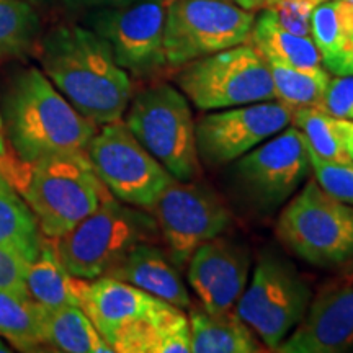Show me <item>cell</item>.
Segmentation results:
<instances>
[{"label": "cell", "instance_id": "obj_3", "mask_svg": "<svg viewBox=\"0 0 353 353\" xmlns=\"http://www.w3.org/2000/svg\"><path fill=\"white\" fill-rule=\"evenodd\" d=\"M23 169L13 176V187L48 239H59L110 196L85 152L44 157Z\"/></svg>", "mask_w": 353, "mask_h": 353}, {"label": "cell", "instance_id": "obj_10", "mask_svg": "<svg viewBox=\"0 0 353 353\" xmlns=\"http://www.w3.org/2000/svg\"><path fill=\"white\" fill-rule=\"evenodd\" d=\"M255 17L228 0H172L164 25L169 68L249 43Z\"/></svg>", "mask_w": 353, "mask_h": 353}, {"label": "cell", "instance_id": "obj_37", "mask_svg": "<svg viewBox=\"0 0 353 353\" xmlns=\"http://www.w3.org/2000/svg\"><path fill=\"white\" fill-rule=\"evenodd\" d=\"M345 148L348 152V157L353 162V121H347V134H345Z\"/></svg>", "mask_w": 353, "mask_h": 353}, {"label": "cell", "instance_id": "obj_27", "mask_svg": "<svg viewBox=\"0 0 353 353\" xmlns=\"http://www.w3.org/2000/svg\"><path fill=\"white\" fill-rule=\"evenodd\" d=\"M38 13L25 0H0V57H20L37 46Z\"/></svg>", "mask_w": 353, "mask_h": 353}, {"label": "cell", "instance_id": "obj_22", "mask_svg": "<svg viewBox=\"0 0 353 353\" xmlns=\"http://www.w3.org/2000/svg\"><path fill=\"white\" fill-rule=\"evenodd\" d=\"M249 41L265 61H275L303 70L324 68L321 52L312 38L286 32L267 8L254 21Z\"/></svg>", "mask_w": 353, "mask_h": 353}, {"label": "cell", "instance_id": "obj_24", "mask_svg": "<svg viewBox=\"0 0 353 353\" xmlns=\"http://www.w3.org/2000/svg\"><path fill=\"white\" fill-rule=\"evenodd\" d=\"M44 312L26 293L0 290V337L21 352L37 350L44 345Z\"/></svg>", "mask_w": 353, "mask_h": 353}, {"label": "cell", "instance_id": "obj_39", "mask_svg": "<svg viewBox=\"0 0 353 353\" xmlns=\"http://www.w3.org/2000/svg\"><path fill=\"white\" fill-rule=\"evenodd\" d=\"M10 352V348L7 347V343L3 341H0V353H8Z\"/></svg>", "mask_w": 353, "mask_h": 353}, {"label": "cell", "instance_id": "obj_21", "mask_svg": "<svg viewBox=\"0 0 353 353\" xmlns=\"http://www.w3.org/2000/svg\"><path fill=\"white\" fill-rule=\"evenodd\" d=\"M190 348L195 353H252L260 345L252 329L241 321L236 311H190Z\"/></svg>", "mask_w": 353, "mask_h": 353}, {"label": "cell", "instance_id": "obj_41", "mask_svg": "<svg viewBox=\"0 0 353 353\" xmlns=\"http://www.w3.org/2000/svg\"><path fill=\"white\" fill-rule=\"evenodd\" d=\"M350 2H353V0H350Z\"/></svg>", "mask_w": 353, "mask_h": 353}, {"label": "cell", "instance_id": "obj_31", "mask_svg": "<svg viewBox=\"0 0 353 353\" xmlns=\"http://www.w3.org/2000/svg\"><path fill=\"white\" fill-rule=\"evenodd\" d=\"M33 257L19 247L0 245V290L26 293L25 275Z\"/></svg>", "mask_w": 353, "mask_h": 353}, {"label": "cell", "instance_id": "obj_34", "mask_svg": "<svg viewBox=\"0 0 353 353\" xmlns=\"http://www.w3.org/2000/svg\"><path fill=\"white\" fill-rule=\"evenodd\" d=\"M136 0H63L64 7L70 12H90L100 8H117L128 6Z\"/></svg>", "mask_w": 353, "mask_h": 353}, {"label": "cell", "instance_id": "obj_18", "mask_svg": "<svg viewBox=\"0 0 353 353\" xmlns=\"http://www.w3.org/2000/svg\"><path fill=\"white\" fill-rule=\"evenodd\" d=\"M180 309L192 306L187 286L170 255L149 242L136 245L107 273Z\"/></svg>", "mask_w": 353, "mask_h": 353}, {"label": "cell", "instance_id": "obj_26", "mask_svg": "<svg viewBox=\"0 0 353 353\" xmlns=\"http://www.w3.org/2000/svg\"><path fill=\"white\" fill-rule=\"evenodd\" d=\"M275 85L276 99L291 110L303 107H319L330 76L327 69L303 70L275 61H267Z\"/></svg>", "mask_w": 353, "mask_h": 353}, {"label": "cell", "instance_id": "obj_4", "mask_svg": "<svg viewBox=\"0 0 353 353\" xmlns=\"http://www.w3.org/2000/svg\"><path fill=\"white\" fill-rule=\"evenodd\" d=\"M152 216L110 195L69 232L56 239L61 262L72 276L94 280L112 270L136 245L157 236Z\"/></svg>", "mask_w": 353, "mask_h": 353}, {"label": "cell", "instance_id": "obj_14", "mask_svg": "<svg viewBox=\"0 0 353 353\" xmlns=\"http://www.w3.org/2000/svg\"><path fill=\"white\" fill-rule=\"evenodd\" d=\"M291 120L293 110L280 100L205 114L195 123L198 157L210 167L232 164L263 141L283 131Z\"/></svg>", "mask_w": 353, "mask_h": 353}, {"label": "cell", "instance_id": "obj_40", "mask_svg": "<svg viewBox=\"0 0 353 353\" xmlns=\"http://www.w3.org/2000/svg\"><path fill=\"white\" fill-rule=\"evenodd\" d=\"M25 2H28V3H44V2H48V0H25Z\"/></svg>", "mask_w": 353, "mask_h": 353}, {"label": "cell", "instance_id": "obj_25", "mask_svg": "<svg viewBox=\"0 0 353 353\" xmlns=\"http://www.w3.org/2000/svg\"><path fill=\"white\" fill-rule=\"evenodd\" d=\"M293 125L306 138L307 149L319 159L339 164H353L345 148L347 121L330 117L317 107L293 110Z\"/></svg>", "mask_w": 353, "mask_h": 353}, {"label": "cell", "instance_id": "obj_8", "mask_svg": "<svg viewBox=\"0 0 353 353\" xmlns=\"http://www.w3.org/2000/svg\"><path fill=\"white\" fill-rule=\"evenodd\" d=\"M311 296L307 281L288 260L263 252L234 311L265 345L275 350L301 322Z\"/></svg>", "mask_w": 353, "mask_h": 353}, {"label": "cell", "instance_id": "obj_12", "mask_svg": "<svg viewBox=\"0 0 353 353\" xmlns=\"http://www.w3.org/2000/svg\"><path fill=\"white\" fill-rule=\"evenodd\" d=\"M172 0H136L117 8L85 13L87 28L105 39L118 65L138 77H149L167 65L164 25Z\"/></svg>", "mask_w": 353, "mask_h": 353}, {"label": "cell", "instance_id": "obj_23", "mask_svg": "<svg viewBox=\"0 0 353 353\" xmlns=\"http://www.w3.org/2000/svg\"><path fill=\"white\" fill-rule=\"evenodd\" d=\"M44 343L65 353H113L81 306L46 309Z\"/></svg>", "mask_w": 353, "mask_h": 353}, {"label": "cell", "instance_id": "obj_11", "mask_svg": "<svg viewBox=\"0 0 353 353\" xmlns=\"http://www.w3.org/2000/svg\"><path fill=\"white\" fill-rule=\"evenodd\" d=\"M85 154L110 195L136 208L151 210L174 180L125 123L103 125L88 143Z\"/></svg>", "mask_w": 353, "mask_h": 353}, {"label": "cell", "instance_id": "obj_15", "mask_svg": "<svg viewBox=\"0 0 353 353\" xmlns=\"http://www.w3.org/2000/svg\"><path fill=\"white\" fill-rule=\"evenodd\" d=\"M353 348V275L322 286L306 314L275 348L281 353H341Z\"/></svg>", "mask_w": 353, "mask_h": 353}, {"label": "cell", "instance_id": "obj_13", "mask_svg": "<svg viewBox=\"0 0 353 353\" xmlns=\"http://www.w3.org/2000/svg\"><path fill=\"white\" fill-rule=\"evenodd\" d=\"M164 237L170 259L179 268L193 252L231 226L226 201L205 183L172 180L151 208Z\"/></svg>", "mask_w": 353, "mask_h": 353}, {"label": "cell", "instance_id": "obj_28", "mask_svg": "<svg viewBox=\"0 0 353 353\" xmlns=\"http://www.w3.org/2000/svg\"><path fill=\"white\" fill-rule=\"evenodd\" d=\"M0 245L19 247L33 259L43 245L38 221L17 193L0 192Z\"/></svg>", "mask_w": 353, "mask_h": 353}, {"label": "cell", "instance_id": "obj_6", "mask_svg": "<svg viewBox=\"0 0 353 353\" xmlns=\"http://www.w3.org/2000/svg\"><path fill=\"white\" fill-rule=\"evenodd\" d=\"M276 237L290 252L317 265L332 267L353 257V206L309 180L280 213Z\"/></svg>", "mask_w": 353, "mask_h": 353}, {"label": "cell", "instance_id": "obj_5", "mask_svg": "<svg viewBox=\"0 0 353 353\" xmlns=\"http://www.w3.org/2000/svg\"><path fill=\"white\" fill-rule=\"evenodd\" d=\"M125 125L179 182L200 175L195 120L187 97L169 83L141 92L126 108Z\"/></svg>", "mask_w": 353, "mask_h": 353}, {"label": "cell", "instance_id": "obj_19", "mask_svg": "<svg viewBox=\"0 0 353 353\" xmlns=\"http://www.w3.org/2000/svg\"><path fill=\"white\" fill-rule=\"evenodd\" d=\"M110 345L118 353H188L190 321L182 309L167 303L154 316L118 330Z\"/></svg>", "mask_w": 353, "mask_h": 353}, {"label": "cell", "instance_id": "obj_9", "mask_svg": "<svg viewBox=\"0 0 353 353\" xmlns=\"http://www.w3.org/2000/svg\"><path fill=\"white\" fill-rule=\"evenodd\" d=\"M311 174L306 138L296 126L285 128L231 165V182L250 208L272 213L296 193Z\"/></svg>", "mask_w": 353, "mask_h": 353}, {"label": "cell", "instance_id": "obj_20", "mask_svg": "<svg viewBox=\"0 0 353 353\" xmlns=\"http://www.w3.org/2000/svg\"><path fill=\"white\" fill-rule=\"evenodd\" d=\"M81 278L72 276L61 262L56 247L44 242L25 275L26 294L44 309L81 306Z\"/></svg>", "mask_w": 353, "mask_h": 353}, {"label": "cell", "instance_id": "obj_36", "mask_svg": "<svg viewBox=\"0 0 353 353\" xmlns=\"http://www.w3.org/2000/svg\"><path fill=\"white\" fill-rule=\"evenodd\" d=\"M228 2L236 3L237 7L244 8V10H249V12L259 10V8H263L265 6V0H228Z\"/></svg>", "mask_w": 353, "mask_h": 353}, {"label": "cell", "instance_id": "obj_30", "mask_svg": "<svg viewBox=\"0 0 353 353\" xmlns=\"http://www.w3.org/2000/svg\"><path fill=\"white\" fill-rule=\"evenodd\" d=\"M324 0H265L263 8L272 12L286 32L311 37V15Z\"/></svg>", "mask_w": 353, "mask_h": 353}, {"label": "cell", "instance_id": "obj_2", "mask_svg": "<svg viewBox=\"0 0 353 353\" xmlns=\"http://www.w3.org/2000/svg\"><path fill=\"white\" fill-rule=\"evenodd\" d=\"M6 134L21 165L57 154L85 152L97 125L77 112L43 70H21L3 103Z\"/></svg>", "mask_w": 353, "mask_h": 353}, {"label": "cell", "instance_id": "obj_16", "mask_svg": "<svg viewBox=\"0 0 353 353\" xmlns=\"http://www.w3.org/2000/svg\"><path fill=\"white\" fill-rule=\"evenodd\" d=\"M187 265L188 283L201 307L213 314L232 311L249 280V250L218 236L198 247Z\"/></svg>", "mask_w": 353, "mask_h": 353}, {"label": "cell", "instance_id": "obj_7", "mask_svg": "<svg viewBox=\"0 0 353 353\" xmlns=\"http://www.w3.org/2000/svg\"><path fill=\"white\" fill-rule=\"evenodd\" d=\"M176 83L205 112L276 100L268 63L247 43L182 65Z\"/></svg>", "mask_w": 353, "mask_h": 353}, {"label": "cell", "instance_id": "obj_33", "mask_svg": "<svg viewBox=\"0 0 353 353\" xmlns=\"http://www.w3.org/2000/svg\"><path fill=\"white\" fill-rule=\"evenodd\" d=\"M342 51L335 76H353V2L342 0Z\"/></svg>", "mask_w": 353, "mask_h": 353}, {"label": "cell", "instance_id": "obj_38", "mask_svg": "<svg viewBox=\"0 0 353 353\" xmlns=\"http://www.w3.org/2000/svg\"><path fill=\"white\" fill-rule=\"evenodd\" d=\"M7 157V149H6V138H3V121L0 117V161H6Z\"/></svg>", "mask_w": 353, "mask_h": 353}, {"label": "cell", "instance_id": "obj_1", "mask_svg": "<svg viewBox=\"0 0 353 353\" xmlns=\"http://www.w3.org/2000/svg\"><path fill=\"white\" fill-rule=\"evenodd\" d=\"M44 76L94 125L120 121L131 101V79L105 39L87 26L57 25L39 43Z\"/></svg>", "mask_w": 353, "mask_h": 353}, {"label": "cell", "instance_id": "obj_29", "mask_svg": "<svg viewBox=\"0 0 353 353\" xmlns=\"http://www.w3.org/2000/svg\"><path fill=\"white\" fill-rule=\"evenodd\" d=\"M307 152L309 161H311V170L314 172L317 183L329 195L353 206V164L329 162L324 161V159H319L309 149Z\"/></svg>", "mask_w": 353, "mask_h": 353}, {"label": "cell", "instance_id": "obj_32", "mask_svg": "<svg viewBox=\"0 0 353 353\" xmlns=\"http://www.w3.org/2000/svg\"><path fill=\"white\" fill-rule=\"evenodd\" d=\"M317 108L329 113L330 117L353 121V76H337L330 79Z\"/></svg>", "mask_w": 353, "mask_h": 353}, {"label": "cell", "instance_id": "obj_35", "mask_svg": "<svg viewBox=\"0 0 353 353\" xmlns=\"http://www.w3.org/2000/svg\"><path fill=\"white\" fill-rule=\"evenodd\" d=\"M0 192L3 193H17L15 187L10 182V172H8V165L0 161Z\"/></svg>", "mask_w": 353, "mask_h": 353}, {"label": "cell", "instance_id": "obj_17", "mask_svg": "<svg viewBox=\"0 0 353 353\" xmlns=\"http://www.w3.org/2000/svg\"><path fill=\"white\" fill-rule=\"evenodd\" d=\"M165 304L138 286L108 275L82 281L81 307L108 343L125 325L154 316Z\"/></svg>", "mask_w": 353, "mask_h": 353}]
</instances>
